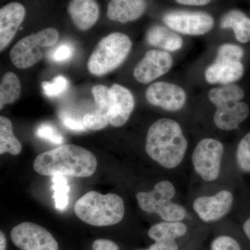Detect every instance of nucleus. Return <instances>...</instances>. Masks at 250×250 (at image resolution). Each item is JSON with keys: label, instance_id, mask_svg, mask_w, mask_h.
<instances>
[{"label": "nucleus", "instance_id": "30", "mask_svg": "<svg viewBox=\"0 0 250 250\" xmlns=\"http://www.w3.org/2000/svg\"><path fill=\"white\" fill-rule=\"evenodd\" d=\"M36 135L40 139L47 140L54 144L61 145L64 142L63 137L55 126L49 123L41 124L36 131Z\"/></svg>", "mask_w": 250, "mask_h": 250}, {"label": "nucleus", "instance_id": "27", "mask_svg": "<svg viewBox=\"0 0 250 250\" xmlns=\"http://www.w3.org/2000/svg\"><path fill=\"white\" fill-rule=\"evenodd\" d=\"M238 167L246 172H250V132L242 139L236 151Z\"/></svg>", "mask_w": 250, "mask_h": 250}, {"label": "nucleus", "instance_id": "1", "mask_svg": "<svg viewBox=\"0 0 250 250\" xmlns=\"http://www.w3.org/2000/svg\"><path fill=\"white\" fill-rule=\"evenodd\" d=\"M33 166L41 175L88 177L95 173L98 161L93 153L85 148L62 145L38 156Z\"/></svg>", "mask_w": 250, "mask_h": 250}, {"label": "nucleus", "instance_id": "26", "mask_svg": "<svg viewBox=\"0 0 250 250\" xmlns=\"http://www.w3.org/2000/svg\"><path fill=\"white\" fill-rule=\"evenodd\" d=\"M92 93L96 104L95 109L108 116L111 104L110 88L106 85H96L92 88Z\"/></svg>", "mask_w": 250, "mask_h": 250}, {"label": "nucleus", "instance_id": "8", "mask_svg": "<svg viewBox=\"0 0 250 250\" xmlns=\"http://www.w3.org/2000/svg\"><path fill=\"white\" fill-rule=\"evenodd\" d=\"M11 238L21 250H59L58 243L47 229L29 222L14 227Z\"/></svg>", "mask_w": 250, "mask_h": 250}, {"label": "nucleus", "instance_id": "28", "mask_svg": "<svg viewBox=\"0 0 250 250\" xmlns=\"http://www.w3.org/2000/svg\"><path fill=\"white\" fill-rule=\"evenodd\" d=\"M41 85L46 96L54 98L65 93L68 88L69 83L65 77L59 75L54 77L52 82H42Z\"/></svg>", "mask_w": 250, "mask_h": 250}, {"label": "nucleus", "instance_id": "14", "mask_svg": "<svg viewBox=\"0 0 250 250\" xmlns=\"http://www.w3.org/2000/svg\"><path fill=\"white\" fill-rule=\"evenodd\" d=\"M22 4L11 2L0 10V51L3 52L11 43L25 18Z\"/></svg>", "mask_w": 250, "mask_h": 250}, {"label": "nucleus", "instance_id": "21", "mask_svg": "<svg viewBox=\"0 0 250 250\" xmlns=\"http://www.w3.org/2000/svg\"><path fill=\"white\" fill-rule=\"evenodd\" d=\"M21 151L22 145L13 133L11 121L6 117H0V154L8 152L15 156Z\"/></svg>", "mask_w": 250, "mask_h": 250}, {"label": "nucleus", "instance_id": "2", "mask_svg": "<svg viewBox=\"0 0 250 250\" xmlns=\"http://www.w3.org/2000/svg\"><path fill=\"white\" fill-rule=\"evenodd\" d=\"M187 140L177 122L161 118L147 131L146 150L148 156L166 168L177 167L183 161Z\"/></svg>", "mask_w": 250, "mask_h": 250}, {"label": "nucleus", "instance_id": "23", "mask_svg": "<svg viewBox=\"0 0 250 250\" xmlns=\"http://www.w3.org/2000/svg\"><path fill=\"white\" fill-rule=\"evenodd\" d=\"M187 231V226L184 223L166 221L153 225L148 231V236L155 241L162 239L175 240L183 236Z\"/></svg>", "mask_w": 250, "mask_h": 250}, {"label": "nucleus", "instance_id": "10", "mask_svg": "<svg viewBox=\"0 0 250 250\" xmlns=\"http://www.w3.org/2000/svg\"><path fill=\"white\" fill-rule=\"evenodd\" d=\"M146 99L153 106L168 111H177L184 107L187 93L179 85L167 82H156L146 90Z\"/></svg>", "mask_w": 250, "mask_h": 250}, {"label": "nucleus", "instance_id": "20", "mask_svg": "<svg viewBox=\"0 0 250 250\" xmlns=\"http://www.w3.org/2000/svg\"><path fill=\"white\" fill-rule=\"evenodd\" d=\"M223 29H232L237 40L242 43L250 41V18L239 10H232L225 15L220 21Z\"/></svg>", "mask_w": 250, "mask_h": 250}, {"label": "nucleus", "instance_id": "35", "mask_svg": "<svg viewBox=\"0 0 250 250\" xmlns=\"http://www.w3.org/2000/svg\"><path fill=\"white\" fill-rule=\"evenodd\" d=\"M149 250H178V246L175 240H159L150 247Z\"/></svg>", "mask_w": 250, "mask_h": 250}, {"label": "nucleus", "instance_id": "9", "mask_svg": "<svg viewBox=\"0 0 250 250\" xmlns=\"http://www.w3.org/2000/svg\"><path fill=\"white\" fill-rule=\"evenodd\" d=\"M164 22L172 30L190 36L204 35L214 25L213 17L205 12L172 11L164 16Z\"/></svg>", "mask_w": 250, "mask_h": 250}, {"label": "nucleus", "instance_id": "25", "mask_svg": "<svg viewBox=\"0 0 250 250\" xmlns=\"http://www.w3.org/2000/svg\"><path fill=\"white\" fill-rule=\"evenodd\" d=\"M52 188L54 190L53 198L55 207L59 210L66 208L69 202L68 193L70 187L67 184V179L63 175H54L52 177Z\"/></svg>", "mask_w": 250, "mask_h": 250}, {"label": "nucleus", "instance_id": "11", "mask_svg": "<svg viewBox=\"0 0 250 250\" xmlns=\"http://www.w3.org/2000/svg\"><path fill=\"white\" fill-rule=\"evenodd\" d=\"M173 64L172 56L166 51L152 49L145 54L135 67V79L142 83H148L165 75Z\"/></svg>", "mask_w": 250, "mask_h": 250}, {"label": "nucleus", "instance_id": "17", "mask_svg": "<svg viewBox=\"0 0 250 250\" xmlns=\"http://www.w3.org/2000/svg\"><path fill=\"white\" fill-rule=\"evenodd\" d=\"M67 12L77 29L87 31L98 21L100 9L95 0H70Z\"/></svg>", "mask_w": 250, "mask_h": 250}, {"label": "nucleus", "instance_id": "24", "mask_svg": "<svg viewBox=\"0 0 250 250\" xmlns=\"http://www.w3.org/2000/svg\"><path fill=\"white\" fill-rule=\"evenodd\" d=\"M244 96L243 90L236 84H227L213 88L208 93L210 101L216 107L225 104L241 102Z\"/></svg>", "mask_w": 250, "mask_h": 250}, {"label": "nucleus", "instance_id": "36", "mask_svg": "<svg viewBox=\"0 0 250 250\" xmlns=\"http://www.w3.org/2000/svg\"><path fill=\"white\" fill-rule=\"evenodd\" d=\"M93 250H120L118 245L107 239H98L94 241Z\"/></svg>", "mask_w": 250, "mask_h": 250}, {"label": "nucleus", "instance_id": "22", "mask_svg": "<svg viewBox=\"0 0 250 250\" xmlns=\"http://www.w3.org/2000/svg\"><path fill=\"white\" fill-rule=\"evenodd\" d=\"M21 93V82L17 75L14 72H6L0 84V108L2 109L5 105L14 103Z\"/></svg>", "mask_w": 250, "mask_h": 250}, {"label": "nucleus", "instance_id": "33", "mask_svg": "<svg viewBox=\"0 0 250 250\" xmlns=\"http://www.w3.org/2000/svg\"><path fill=\"white\" fill-rule=\"evenodd\" d=\"M73 54L74 48L71 45L62 43L52 52L50 57L54 62H61L70 60Z\"/></svg>", "mask_w": 250, "mask_h": 250}, {"label": "nucleus", "instance_id": "15", "mask_svg": "<svg viewBox=\"0 0 250 250\" xmlns=\"http://www.w3.org/2000/svg\"><path fill=\"white\" fill-rule=\"evenodd\" d=\"M244 67L238 61L215 59V62L207 67L205 78L211 84H230L243 77Z\"/></svg>", "mask_w": 250, "mask_h": 250}, {"label": "nucleus", "instance_id": "16", "mask_svg": "<svg viewBox=\"0 0 250 250\" xmlns=\"http://www.w3.org/2000/svg\"><path fill=\"white\" fill-rule=\"evenodd\" d=\"M216 108L213 121L219 129L224 131L238 129L249 116V107L243 102L225 104Z\"/></svg>", "mask_w": 250, "mask_h": 250}, {"label": "nucleus", "instance_id": "31", "mask_svg": "<svg viewBox=\"0 0 250 250\" xmlns=\"http://www.w3.org/2000/svg\"><path fill=\"white\" fill-rule=\"evenodd\" d=\"M243 55H244V51L240 46L233 45V44H224L219 47L215 59L241 62Z\"/></svg>", "mask_w": 250, "mask_h": 250}, {"label": "nucleus", "instance_id": "39", "mask_svg": "<svg viewBox=\"0 0 250 250\" xmlns=\"http://www.w3.org/2000/svg\"><path fill=\"white\" fill-rule=\"evenodd\" d=\"M6 248V239L4 233L0 232V250H5Z\"/></svg>", "mask_w": 250, "mask_h": 250}, {"label": "nucleus", "instance_id": "4", "mask_svg": "<svg viewBox=\"0 0 250 250\" xmlns=\"http://www.w3.org/2000/svg\"><path fill=\"white\" fill-rule=\"evenodd\" d=\"M132 42L123 33H112L103 38L88 59L87 67L92 75L103 76L116 70L125 62Z\"/></svg>", "mask_w": 250, "mask_h": 250}, {"label": "nucleus", "instance_id": "7", "mask_svg": "<svg viewBox=\"0 0 250 250\" xmlns=\"http://www.w3.org/2000/svg\"><path fill=\"white\" fill-rule=\"evenodd\" d=\"M224 152L223 145L213 139L202 140L192 156L194 169L207 182L218 178Z\"/></svg>", "mask_w": 250, "mask_h": 250}, {"label": "nucleus", "instance_id": "3", "mask_svg": "<svg viewBox=\"0 0 250 250\" xmlns=\"http://www.w3.org/2000/svg\"><path fill=\"white\" fill-rule=\"evenodd\" d=\"M125 204L116 194L103 195L98 192H87L77 200L75 213L82 221L95 227L116 225L125 215Z\"/></svg>", "mask_w": 250, "mask_h": 250}, {"label": "nucleus", "instance_id": "38", "mask_svg": "<svg viewBox=\"0 0 250 250\" xmlns=\"http://www.w3.org/2000/svg\"><path fill=\"white\" fill-rule=\"evenodd\" d=\"M243 231H244L247 237L249 238L250 241V217L245 222L244 225H243Z\"/></svg>", "mask_w": 250, "mask_h": 250}, {"label": "nucleus", "instance_id": "37", "mask_svg": "<svg viewBox=\"0 0 250 250\" xmlns=\"http://www.w3.org/2000/svg\"><path fill=\"white\" fill-rule=\"evenodd\" d=\"M179 4L190 6H204L211 1V0H175Z\"/></svg>", "mask_w": 250, "mask_h": 250}, {"label": "nucleus", "instance_id": "34", "mask_svg": "<svg viewBox=\"0 0 250 250\" xmlns=\"http://www.w3.org/2000/svg\"><path fill=\"white\" fill-rule=\"evenodd\" d=\"M60 118L62 122V124L65 125L67 129L76 131H83L85 129L83 121L77 119V118H72V117L64 114V113L61 115Z\"/></svg>", "mask_w": 250, "mask_h": 250}, {"label": "nucleus", "instance_id": "13", "mask_svg": "<svg viewBox=\"0 0 250 250\" xmlns=\"http://www.w3.org/2000/svg\"><path fill=\"white\" fill-rule=\"evenodd\" d=\"M111 90V104L108 112L109 124L116 127L123 126L129 120L134 108V98L129 89L113 84Z\"/></svg>", "mask_w": 250, "mask_h": 250}, {"label": "nucleus", "instance_id": "32", "mask_svg": "<svg viewBox=\"0 0 250 250\" xmlns=\"http://www.w3.org/2000/svg\"><path fill=\"white\" fill-rule=\"evenodd\" d=\"M212 250H242L239 244L231 237L222 236L215 238L211 245Z\"/></svg>", "mask_w": 250, "mask_h": 250}, {"label": "nucleus", "instance_id": "6", "mask_svg": "<svg viewBox=\"0 0 250 250\" xmlns=\"http://www.w3.org/2000/svg\"><path fill=\"white\" fill-rule=\"evenodd\" d=\"M58 31L46 28L18 41L10 52V59L15 66L27 69L40 62L44 49L53 46L59 40Z\"/></svg>", "mask_w": 250, "mask_h": 250}, {"label": "nucleus", "instance_id": "18", "mask_svg": "<svg viewBox=\"0 0 250 250\" xmlns=\"http://www.w3.org/2000/svg\"><path fill=\"white\" fill-rule=\"evenodd\" d=\"M147 8L146 0H111L107 17L111 21L126 23L141 18Z\"/></svg>", "mask_w": 250, "mask_h": 250}, {"label": "nucleus", "instance_id": "29", "mask_svg": "<svg viewBox=\"0 0 250 250\" xmlns=\"http://www.w3.org/2000/svg\"><path fill=\"white\" fill-rule=\"evenodd\" d=\"M82 121L86 129L93 131L103 129L109 123L107 115L104 114L96 109L90 113H86L83 116Z\"/></svg>", "mask_w": 250, "mask_h": 250}, {"label": "nucleus", "instance_id": "19", "mask_svg": "<svg viewBox=\"0 0 250 250\" xmlns=\"http://www.w3.org/2000/svg\"><path fill=\"white\" fill-rule=\"evenodd\" d=\"M146 39L149 45L170 52L179 50L183 46V40L180 36L161 25L149 28Z\"/></svg>", "mask_w": 250, "mask_h": 250}, {"label": "nucleus", "instance_id": "5", "mask_svg": "<svg viewBox=\"0 0 250 250\" xmlns=\"http://www.w3.org/2000/svg\"><path fill=\"white\" fill-rule=\"evenodd\" d=\"M175 188L168 181L156 184L149 192H140L136 195L140 208L149 213H156L167 222H179L187 215L182 206L171 200L175 195Z\"/></svg>", "mask_w": 250, "mask_h": 250}, {"label": "nucleus", "instance_id": "12", "mask_svg": "<svg viewBox=\"0 0 250 250\" xmlns=\"http://www.w3.org/2000/svg\"><path fill=\"white\" fill-rule=\"evenodd\" d=\"M233 195L228 190H222L214 196L200 197L195 200L193 208L203 221L213 222L228 214L233 205Z\"/></svg>", "mask_w": 250, "mask_h": 250}]
</instances>
